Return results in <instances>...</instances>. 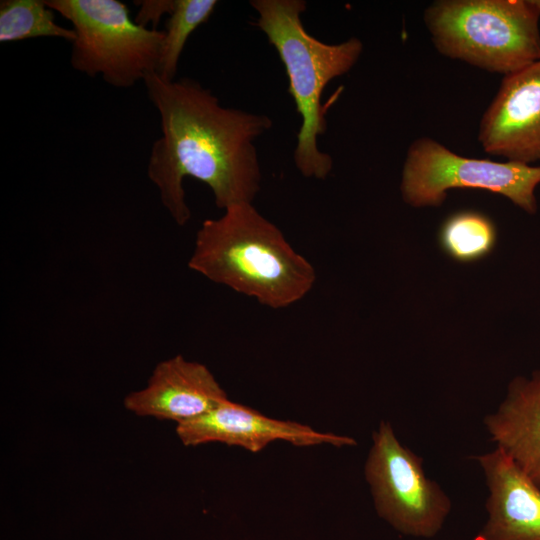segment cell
I'll use <instances>...</instances> for the list:
<instances>
[{"label":"cell","instance_id":"cell-12","mask_svg":"<svg viewBox=\"0 0 540 540\" xmlns=\"http://www.w3.org/2000/svg\"><path fill=\"white\" fill-rule=\"evenodd\" d=\"M483 423L496 447L540 488V371L514 378L505 399Z\"/></svg>","mask_w":540,"mask_h":540},{"label":"cell","instance_id":"cell-14","mask_svg":"<svg viewBox=\"0 0 540 540\" xmlns=\"http://www.w3.org/2000/svg\"><path fill=\"white\" fill-rule=\"evenodd\" d=\"M439 240L443 250L459 262H473L493 249L496 229L493 222L476 211L452 214L442 224Z\"/></svg>","mask_w":540,"mask_h":540},{"label":"cell","instance_id":"cell-13","mask_svg":"<svg viewBox=\"0 0 540 540\" xmlns=\"http://www.w3.org/2000/svg\"><path fill=\"white\" fill-rule=\"evenodd\" d=\"M54 37L73 42L75 33L55 20V11L45 0H2L0 2V42Z\"/></svg>","mask_w":540,"mask_h":540},{"label":"cell","instance_id":"cell-6","mask_svg":"<svg viewBox=\"0 0 540 540\" xmlns=\"http://www.w3.org/2000/svg\"><path fill=\"white\" fill-rule=\"evenodd\" d=\"M539 184L540 165L469 158L433 138L420 137L407 149L400 190L407 204L426 207L440 206L452 189H482L535 214Z\"/></svg>","mask_w":540,"mask_h":540},{"label":"cell","instance_id":"cell-10","mask_svg":"<svg viewBox=\"0 0 540 540\" xmlns=\"http://www.w3.org/2000/svg\"><path fill=\"white\" fill-rule=\"evenodd\" d=\"M212 372L177 355L158 363L146 385L124 398L127 410L179 423L195 419L227 400Z\"/></svg>","mask_w":540,"mask_h":540},{"label":"cell","instance_id":"cell-11","mask_svg":"<svg viewBox=\"0 0 540 540\" xmlns=\"http://www.w3.org/2000/svg\"><path fill=\"white\" fill-rule=\"evenodd\" d=\"M476 460L488 488L476 540H540V488L497 447Z\"/></svg>","mask_w":540,"mask_h":540},{"label":"cell","instance_id":"cell-8","mask_svg":"<svg viewBox=\"0 0 540 540\" xmlns=\"http://www.w3.org/2000/svg\"><path fill=\"white\" fill-rule=\"evenodd\" d=\"M478 142L507 161H540V60L503 77L479 122Z\"/></svg>","mask_w":540,"mask_h":540},{"label":"cell","instance_id":"cell-9","mask_svg":"<svg viewBox=\"0 0 540 540\" xmlns=\"http://www.w3.org/2000/svg\"><path fill=\"white\" fill-rule=\"evenodd\" d=\"M176 433L185 446L221 442L251 452L261 451L278 440L298 447L357 444L352 437L323 433L298 422L270 418L229 399L195 419L177 424Z\"/></svg>","mask_w":540,"mask_h":540},{"label":"cell","instance_id":"cell-4","mask_svg":"<svg viewBox=\"0 0 540 540\" xmlns=\"http://www.w3.org/2000/svg\"><path fill=\"white\" fill-rule=\"evenodd\" d=\"M423 20L440 54L479 69L506 76L540 60L538 0H437Z\"/></svg>","mask_w":540,"mask_h":540},{"label":"cell","instance_id":"cell-3","mask_svg":"<svg viewBox=\"0 0 540 540\" xmlns=\"http://www.w3.org/2000/svg\"><path fill=\"white\" fill-rule=\"evenodd\" d=\"M250 5L258 14L255 24L284 65L288 92L301 117L293 152L295 166L304 177L323 180L333 168V159L317 144L327 129L321 95L331 80L346 74L358 62L363 43L351 37L328 44L309 34L301 19L307 8L304 0H253Z\"/></svg>","mask_w":540,"mask_h":540},{"label":"cell","instance_id":"cell-15","mask_svg":"<svg viewBox=\"0 0 540 540\" xmlns=\"http://www.w3.org/2000/svg\"><path fill=\"white\" fill-rule=\"evenodd\" d=\"M215 0H175L169 15L161 46L156 74L174 81L178 63L190 35L208 21L217 6Z\"/></svg>","mask_w":540,"mask_h":540},{"label":"cell","instance_id":"cell-7","mask_svg":"<svg viewBox=\"0 0 540 540\" xmlns=\"http://www.w3.org/2000/svg\"><path fill=\"white\" fill-rule=\"evenodd\" d=\"M364 475L376 513L397 532L429 539L441 531L451 500L426 476L422 457L399 441L388 421L372 433Z\"/></svg>","mask_w":540,"mask_h":540},{"label":"cell","instance_id":"cell-5","mask_svg":"<svg viewBox=\"0 0 540 540\" xmlns=\"http://www.w3.org/2000/svg\"><path fill=\"white\" fill-rule=\"evenodd\" d=\"M75 33L70 63L89 77L100 75L116 88H129L156 73L163 30L137 24L119 0H45Z\"/></svg>","mask_w":540,"mask_h":540},{"label":"cell","instance_id":"cell-2","mask_svg":"<svg viewBox=\"0 0 540 540\" xmlns=\"http://www.w3.org/2000/svg\"><path fill=\"white\" fill-rule=\"evenodd\" d=\"M188 266L273 309L301 300L316 281L312 264L252 203L232 205L219 218L204 220Z\"/></svg>","mask_w":540,"mask_h":540},{"label":"cell","instance_id":"cell-17","mask_svg":"<svg viewBox=\"0 0 540 540\" xmlns=\"http://www.w3.org/2000/svg\"><path fill=\"white\" fill-rule=\"evenodd\" d=\"M538 1H539V5H540V0H538Z\"/></svg>","mask_w":540,"mask_h":540},{"label":"cell","instance_id":"cell-1","mask_svg":"<svg viewBox=\"0 0 540 540\" xmlns=\"http://www.w3.org/2000/svg\"><path fill=\"white\" fill-rule=\"evenodd\" d=\"M143 82L161 127L147 175L175 223L183 226L191 219L185 177L206 184L218 208L252 203L261 183L254 141L272 127V119L222 106L209 89L191 78L166 81L152 73Z\"/></svg>","mask_w":540,"mask_h":540},{"label":"cell","instance_id":"cell-16","mask_svg":"<svg viewBox=\"0 0 540 540\" xmlns=\"http://www.w3.org/2000/svg\"><path fill=\"white\" fill-rule=\"evenodd\" d=\"M139 9L134 17L137 24L157 30V26L165 14L170 15L175 8V0H144L137 1Z\"/></svg>","mask_w":540,"mask_h":540}]
</instances>
